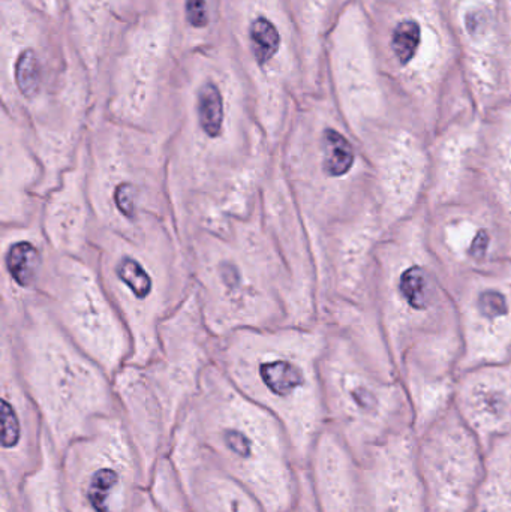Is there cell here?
Returning <instances> with one entry per match:
<instances>
[{"label": "cell", "instance_id": "39", "mask_svg": "<svg viewBox=\"0 0 511 512\" xmlns=\"http://www.w3.org/2000/svg\"><path fill=\"white\" fill-rule=\"evenodd\" d=\"M146 493L161 512H189L188 492L168 454L153 468Z\"/></svg>", "mask_w": 511, "mask_h": 512}, {"label": "cell", "instance_id": "22", "mask_svg": "<svg viewBox=\"0 0 511 512\" xmlns=\"http://www.w3.org/2000/svg\"><path fill=\"white\" fill-rule=\"evenodd\" d=\"M387 230L416 215L428 186V137L410 122H399L362 144Z\"/></svg>", "mask_w": 511, "mask_h": 512}, {"label": "cell", "instance_id": "42", "mask_svg": "<svg viewBox=\"0 0 511 512\" xmlns=\"http://www.w3.org/2000/svg\"><path fill=\"white\" fill-rule=\"evenodd\" d=\"M138 512H161L158 510V507L153 504L152 499L149 498L146 490H144L143 496H141L140 505H138Z\"/></svg>", "mask_w": 511, "mask_h": 512}, {"label": "cell", "instance_id": "15", "mask_svg": "<svg viewBox=\"0 0 511 512\" xmlns=\"http://www.w3.org/2000/svg\"><path fill=\"white\" fill-rule=\"evenodd\" d=\"M324 77L339 114L360 146L395 123H413L396 105L381 74L359 0L348 3L329 33Z\"/></svg>", "mask_w": 511, "mask_h": 512}, {"label": "cell", "instance_id": "13", "mask_svg": "<svg viewBox=\"0 0 511 512\" xmlns=\"http://www.w3.org/2000/svg\"><path fill=\"white\" fill-rule=\"evenodd\" d=\"M225 39L248 81L255 111L276 150L308 95L305 56L285 0H227Z\"/></svg>", "mask_w": 511, "mask_h": 512}, {"label": "cell", "instance_id": "11", "mask_svg": "<svg viewBox=\"0 0 511 512\" xmlns=\"http://www.w3.org/2000/svg\"><path fill=\"white\" fill-rule=\"evenodd\" d=\"M86 258L131 331L134 354L128 364L149 363L158 354L159 325L194 291L179 228L165 225L135 242L96 225Z\"/></svg>", "mask_w": 511, "mask_h": 512}, {"label": "cell", "instance_id": "28", "mask_svg": "<svg viewBox=\"0 0 511 512\" xmlns=\"http://www.w3.org/2000/svg\"><path fill=\"white\" fill-rule=\"evenodd\" d=\"M465 197L488 209L511 249V104L482 114Z\"/></svg>", "mask_w": 511, "mask_h": 512}, {"label": "cell", "instance_id": "34", "mask_svg": "<svg viewBox=\"0 0 511 512\" xmlns=\"http://www.w3.org/2000/svg\"><path fill=\"white\" fill-rule=\"evenodd\" d=\"M306 468L320 512H360L359 462L327 427L318 436Z\"/></svg>", "mask_w": 511, "mask_h": 512}, {"label": "cell", "instance_id": "9", "mask_svg": "<svg viewBox=\"0 0 511 512\" xmlns=\"http://www.w3.org/2000/svg\"><path fill=\"white\" fill-rule=\"evenodd\" d=\"M326 340V327L318 322L237 330L216 345V366L240 393L281 420L303 466L326 429L321 385Z\"/></svg>", "mask_w": 511, "mask_h": 512}, {"label": "cell", "instance_id": "19", "mask_svg": "<svg viewBox=\"0 0 511 512\" xmlns=\"http://www.w3.org/2000/svg\"><path fill=\"white\" fill-rule=\"evenodd\" d=\"M480 114L511 104V0H443Z\"/></svg>", "mask_w": 511, "mask_h": 512}, {"label": "cell", "instance_id": "18", "mask_svg": "<svg viewBox=\"0 0 511 512\" xmlns=\"http://www.w3.org/2000/svg\"><path fill=\"white\" fill-rule=\"evenodd\" d=\"M218 339L207 325L194 288L159 325L155 358L143 366L135 364L147 391L176 429L197 396L204 373L215 364Z\"/></svg>", "mask_w": 511, "mask_h": 512}, {"label": "cell", "instance_id": "38", "mask_svg": "<svg viewBox=\"0 0 511 512\" xmlns=\"http://www.w3.org/2000/svg\"><path fill=\"white\" fill-rule=\"evenodd\" d=\"M470 512H511V436L486 451V471Z\"/></svg>", "mask_w": 511, "mask_h": 512}, {"label": "cell", "instance_id": "41", "mask_svg": "<svg viewBox=\"0 0 511 512\" xmlns=\"http://www.w3.org/2000/svg\"><path fill=\"white\" fill-rule=\"evenodd\" d=\"M0 512H20L15 496L3 487H0Z\"/></svg>", "mask_w": 511, "mask_h": 512}, {"label": "cell", "instance_id": "23", "mask_svg": "<svg viewBox=\"0 0 511 512\" xmlns=\"http://www.w3.org/2000/svg\"><path fill=\"white\" fill-rule=\"evenodd\" d=\"M423 230L446 279L471 268L511 259L500 225L471 197L441 206H423Z\"/></svg>", "mask_w": 511, "mask_h": 512}, {"label": "cell", "instance_id": "33", "mask_svg": "<svg viewBox=\"0 0 511 512\" xmlns=\"http://www.w3.org/2000/svg\"><path fill=\"white\" fill-rule=\"evenodd\" d=\"M168 457L185 484L189 512H267L251 493L204 459L183 424L174 432Z\"/></svg>", "mask_w": 511, "mask_h": 512}, {"label": "cell", "instance_id": "7", "mask_svg": "<svg viewBox=\"0 0 511 512\" xmlns=\"http://www.w3.org/2000/svg\"><path fill=\"white\" fill-rule=\"evenodd\" d=\"M0 346L11 354L59 456L99 420L117 415L113 379L66 336L42 300L0 306Z\"/></svg>", "mask_w": 511, "mask_h": 512}, {"label": "cell", "instance_id": "37", "mask_svg": "<svg viewBox=\"0 0 511 512\" xmlns=\"http://www.w3.org/2000/svg\"><path fill=\"white\" fill-rule=\"evenodd\" d=\"M15 499L20 512H68L63 496L60 456L48 438L41 466L23 481Z\"/></svg>", "mask_w": 511, "mask_h": 512}, {"label": "cell", "instance_id": "6", "mask_svg": "<svg viewBox=\"0 0 511 512\" xmlns=\"http://www.w3.org/2000/svg\"><path fill=\"white\" fill-rule=\"evenodd\" d=\"M276 155L314 254L338 231L372 216L383 219L371 165L339 114L327 83L299 102Z\"/></svg>", "mask_w": 511, "mask_h": 512}, {"label": "cell", "instance_id": "10", "mask_svg": "<svg viewBox=\"0 0 511 512\" xmlns=\"http://www.w3.org/2000/svg\"><path fill=\"white\" fill-rule=\"evenodd\" d=\"M168 137L95 110L86 137L87 183L99 227L140 242L176 224Z\"/></svg>", "mask_w": 511, "mask_h": 512}, {"label": "cell", "instance_id": "27", "mask_svg": "<svg viewBox=\"0 0 511 512\" xmlns=\"http://www.w3.org/2000/svg\"><path fill=\"white\" fill-rule=\"evenodd\" d=\"M42 231L56 254L86 258L92 248L96 216L87 183L86 141L74 164L59 183L42 198L39 213Z\"/></svg>", "mask_w": 511, "mask_h": 512}, {"label": "cell", "instance_id": "32", "mask_svg": "<svg viewBox=\"0 0 511 512\" xmlns=\"http://www.w3.org/2000/svg\"><path fill=\"white\" fill-rule=\"evenodd\" d=\"M0 298L2 307L41 300L56 252L42 231L41 221L0 227Z\"/></svg>", "mask_w": 511, "mask_h": 512}, {"label": "cell", "instance_id": "2", "mask_svg": "<svg viewBox=\"0 0 511 512\" xmlns=\"http://www.w3.org/2000/svg\"><path fill=\"white\" fill-rule=\"evenodd\" d=\"M381 331L410 397L416 433L453 406L462 339L449 282L423 230V207L387 231L377 252Z\"/></svg>", "mask_w": 511, "mask_h": 512}, {"label": "cell", "instance_id": "3", "mask_svg": "<svg viewBox=\"0 0 511 512\" xmlns=\"http://www.w3.org/2000/svg\"><path fill=\"white\" fill-rule=\"evenodd\" d=\"M0 99L44 164V198L74 164L96 110L92 78L65 18L26 0H0Z\"/></svg>", "mask_w": 511, "mask_h": 512}, {"label": "cell", "instance_id": "5", "mask_svg": "<svg viewBox=\"0 0 511 512\" xmlns=\"http://www.w3.org/2000/svg\"><path fill=\"white\" fill-rule=\"evenodd\" d=\"M381 74L402 113L431 137L477 108L443 0H359Z\"/></svg>", "mask_w": 511, "mask_h": 512}, {"label": "cell", "instance_id": "35", "mask_svg": "<svg viewBox=\"0 0 511 512\" xmlns=\"http://www.w3.org/2000/svg\"><path fill=\"white\" fill-rule=\"evenodd\" d=\"M351 0H285L302 42L309 92L326 84L324 50L327 38Z\"/></svg>", "mask_w": 511, "mask_h": 512}, {"label": "cell", "instance_id": "24", "mask_svg": "<svg viewBox=\"0 0 511 512\" xmlns=\"http://www.w3.org/2000/svg\"><path fill=\"white\" fill-rule=\"evenodd\" d=\"M0 487L17 496L23 481L44 459V423L15 369L0 346Z\"/></svg>", "mask_w": 511, "mask_h": 512}, {"label": "cell", "instance_id": "36", "mask_svg": "<svg viewBox=\"0 0 511 512\" xmlns=\"http://www.w3.org/2000/svg\"><path fill=\"white\" fill-rule=\"evenodd\" d=\"M225 3L227 0H168L182 56L224 39Z\"/></svg>", "mask_w": 511, "mask_h": 512}, {"label": "cell", "instance_id": "20", "mask_svg": "<svg viewBox=\"0 0 511 512\" xmlns=\"http://www.w3.org/2000/svg\"><path fill=\"white\" fill-rule=\"evenodd\" d=\"M416 465L429 512H470L485 477L486 450L453 406L417 433Z\"/></svg>", "mask_w": 511, "mask_h": 512}, {"label": "cell", "instance_id": "26", "mask_svg": "<svg viewBox=\"0 0 511 512\" xmlns=\"http://www.w3.org/2000/svg\"><path fill=\"white\" fill-rule=\"evenodd\" d=\"M45 170L29 131L0 110V227L35 222L42 206Z\"/></svg>", "mask_w": 511, "mask_h": 512}, {"label": "cell", "instance_id": "31", "mask_svg": "<svg viewBox=\"0 0 511 512\" xmlns=\"http://www.w3.org/2000/svg\"><path fill=\"white\" fill-rule=\"evenodd\" d=\"M146 2L147 0H66V27L89 71L95 92L111 54Z\"/></svg>", "mask_w": 511, "mask_h": 512}, {"label": "cell", "instance_id": "14", "mask_svg": "<svg viewBox=\"0 0 511 512\" xmlns=\"http://www.w3.org/2000/svg\"><path fill=\"white\" fill-rule=\"evenodd\" d=\"M326 331L321 357L326 427L360 460L387 439L414 430L413 408L393 364L372 357L335 328Z\"/></svg>", "mask_w": 511, "mask_h": 512}, {"label": "cell", "instance_id": "16", "mask_svg": "<svg viewBox=\"0 0 511 512\" xmlns=\"http://www.w3.org/2000/svg\"><path fill=\"white\" fill-rule=\"evenodd\" d=\"M41 300L66 336L111 379L131 361V331L89 258L57 254Z\"/></svg>", "mask_w": 511, "mask_h": 512}, {"label": "cell", "instance_id": "40", "mask_svg": "<svg viewBox=\"0 0 511 512\" xmlns=\"http://www.w3.org/2000/svg\"><path fill=\"white\" fill-rule=\"evenodd\" d=\"M282 512H320L314 492H312L311 480H309L308 468L303 466L300 472L299 492L293 504Z\"/></svg>", "mask_w": 511, "mask_h": 512}, {"label": "cell", "instance_id": "4", "mask_svg": "<svg viewBox=\"0 0 511 512\" xmlns=\"http://www.w3.org/2000/svg\"><path fill=\"white\" fill-rule=\"evenodd\" d=\"M183 245L201 310L216 337L320 322L264 222L260 195L248 215L194 228Z\"/></svg>", "mask_w": 511, "mask_h": 512}, {"label": "cell", "instance_id": "25", "mask_svg": "<svg viewBox=\"0 0 511 512\" xmlns=\"http://www.w3.org/2000/svg\"><path fill=\"white\" fill-rule=\"evenodd\" d=\"M360 512H429L416 465V433H399L357 460Z\"/></svg>", "mask_w": 511, "mask_h": 512}, {"label": "cell", "instance_id": "29", "mask_svg": "<svg viewBox=\"0 0 511 512\" xmlns=\"http://www.w3.org/2000/svg\"><path fill=\"white\" fill-rule=\"evenodd\" d=\"M453 409L488 451L511 436V358L461 370Z\"/></svg>", "mask_w": 511, "mask_h": 512}, {"label": "cell", "instance_id": "17", "mask_svg": "<svg viewBox=\"0 0 511 512\" xmlns=\"http://www.w3.org/2000/svg\"><path fill=\"white\" fill-rule=\"evenodd\" d=\"M68 512H138L146 477L119 415L102 418L60 456Z\"/></svg>", "mask_w": 511, "mask_h": 512}, {"label": "cell", "instance_id": "8", "mask_svg": "<svg viewBox=\"0 0 511 512\" xmlns=\"http://www.w3.org/2000/svg\"><path fill=\"white\" fill-rule=\"evenodd\" d=\"M179 424L204 459L251 493L267 512L287 510L299 492L300 465L276 415L240 393L216 364Z\"/></svg>", "mask_w": 511, "mask_h": 512}, {"label": "cell", "instance_id": "12", "mask_svg": "<svg viewBox=\"0 0 511 512\" xmlns=\"http://www.w3.org/2000/svg\"><path fill=\"white\" fill-rule=\"evenodd\" d=\"M183 56L168 0H147L96 86V110L123 125L170 135Z\"/></svg>", "mask_w": 511, "mask_h": 512}, {"label": "cell", "instance_id": "21", "mask_svg": "<svg viewBox=\"0 0 511 512\" xmlns=\"http://www.w3.org/2000/svg\"><path fill=\"white\" fill-rule=\"evenodd\" d=\"M462 339L461 370L511 358V259L447 280Z\"/></svg>", "mask_w": 511, "mask_h": 512}, {"label": "cell", "instance_id": "30", "mask_svg": "<svg viewBox=\"0 0 511 512\" xmlns=\"http://www.w3.org/2000/svg\"><path fill=\"white\" fill-rule=\"evenodd\" d=\"M480 123L482 114L471 108L446 120L429 137L428 186L423 206H441L467 195Z\"/></svg>", "mask_w": 511, "mask_h": 512}, {"label": "cell", "instance_id": "1", "mask_svg": "<svg viewBox=\"0 0 511 512\" xmlns=\"http://www.w3.org/2000/svg\"><path fill=\"white\" fill-rule=\"evenodd\" d=\"M248 81L227 39L185 54L168 137L180 237L251 212L272 165Z\"/></svg>", "mask_w": 511, "mask_h": 512}]
</instances>
